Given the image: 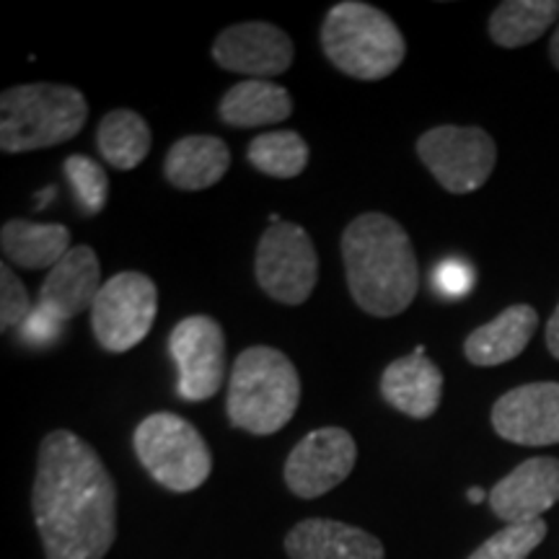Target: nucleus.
I'll return each mask as SVG.
<instances>
[{
  "label": "nucleus",
  "mask_w": 559,
  "mask_h": 559,
  "mask_svg": "<svg viewBox=\"0 0 559 559\" xmlns=\"http://www.w3.org/2000/svg\"><path fill=\"white\" fill-rule=\"evenodd\" d=\"M169 353L179 368L177 391L185 402H205L226 383V334L210 317H187L169 334Z\"/></svg>",
  "instance_id": "obj_10"
},
{
  "label": "nucleus",
  "mask_w": 559,
  "mask_h": 559,
  "mask_svg": "<svg viewBox=\"0 0 559 559\" xmlns=\"http://www.w3.org/2000/svg\"><path fill=\"white\" fill-rule=\"evenodd\" d=\"M381 396L402 415L428 419L443 400V373L419 345L407 358L389 362L381 376Z\"/></svg>",
  "instance_id": "obj_17"
},
{
  "label": "nucleus",
  "mask_w": 559,
  "mask_h": 559,
  "mask_svg": "<svg viewBox=\"0 0 559 559\" xmlns=\"http://www.w3.org/2000/svg\"><path fill=\"white\" fill-rule=\"evenodd\" d=\"M549 58H551V62H555V68L559 70V26H557V32L551 34V41H549Z\"/></svg>",
  "instance_id": "obj_31"
},
{
  "label": "nucleus",
  "mask_w": 559,
  "mask_h": 559,
  "mask_svg": "<svg viewBox=\"0 0 559 559\" xmlns=\"http://www.w3.org/2000/svg\"><path fill=\"white\" fill-rule=\"evenodd\" d=\"M158 313V288L143 272H120L91 306V330L107 353H128L148 337Z\"/></svg>",
  "instance_id": "obj_9"
},
{
  "label": "nucleus",
  "mask_w": 559,
  "mask_h": 559,
  "mask_svg": "<svg viewBox=\"0 0 559 559\" xmlns=\"http://www.w3.org/2000/svg\"><path fill=\"white\" fill-rule=\"evenodd\" d=\"M347 288L370 317H400L419 290V262L402 223L383 213H362L340 239Z\"/></svg>",
  "instance_id": "obj_2"
},
{
  "label": "nucleus",
  "mask_w": 559,
  "mask_h": 559,
  "mask_svg": "<svg viewBox=\"0 0 559 559\" xmlns=\"http://www.w3.org/2000/svg\"><path fill=\"white\" fill-rule=\"evenodd\" d=\"M539 326V313L528 304H515L492 321L474 330L464 342V355L472 366L495 368L519 358Z\"/></svg>",
  "instance_id": "obj_18"
},
{
  "label": "nucleus",
  "mask_w": 559,
  "mask_h": 559,
  "mask_svg": "<svg viewBox=\"0 0 559 559\" xmlns=\"http://www.w3.org/2000/svg\"><path fill=\"white\" fill-rule=\"evenodd\" d=\"M254 275L260 288L277 304H306L319 280V257L309 230L288 221L270 223L257 243Z\"/></svg>",
  "instance_id": "obj_7"
},
{
  "label": "nucleus",
  "mask_w": 559,
  "mask_h": 559,
  "mask_svg": "<svg viewBox=\"0 0 559 559\" xmlns=\"http://www.w3.org/2000/svg\"><path fill=\"white\" fill-rule=\"evenodd\" d=\"M62 330V321H58L52 313H47L41 306H34L29 319L21 324V340L29 342L34 347H45L58 342Z\"/></svg>",
  "instance_id": "obj_29"
},
{
  "label": "nucleus",
  "mask_w": 559,
  "mask_h": 559,
  "mask_svg": "<svg viewBox=\"0 0 559 559\" xmlns=\"http://www.w3.org/2000/svg\"><path fill=\"white\" fill-rule=\"evenodd\" d=\"M249 164L272 179H293L309 166V145L293 130H277L257 135L247 151Z\"/></svg>",
  "instance_id": "obj_24"
},
{
  "label": "nucleus",
  "mask_w": 559,
  "mask_h": 559,
  "mask_svg": "<svg viewBox=\"0 0 559 559\" xmlns=\"http://www.w3.org/2000/svg\"><path fill=\"white\" fill-rule=\"evenodd\" d=\"M102 264L96 251L79 243L50 270L39 290L37 306L66 324L94 306L102 290Z\"/></svg>",
  "instance_id": "obj_15"
},
{
  "label": "nucleus",
  "mask_w": 559,
  "mask_h": 559,
  "mask_svg": "<svg viewBox=\"0 0 559 559\" xmlns=\"http://www.w3.org/2000/svg\"><path fill=\"white\" fill-rule=\"evenodd\" d=\"M300 404V376L285 353L275 347H247L236 358L228 379L226 412L234 428L251 436L283 430Z\"/></svg>",
  "instance_id": "obj_3"
},
{
  "label": "nucleus",
  "mask_w": 559,
  "mask_h": 559,
  "mask_svg": "<svg viewBox=\"0 0 559 559\" xmlns=\"http://www.w3.org/2000/svg\"><path fill=\"white\" fill-rule=\"evenodd\" d=\"M326 60L349 79L381 81L407 58V41L389 13L360 0L332 5L321 24Z\"/></svg>",
  "instance_id": "obj_4"
},
{
  "label": "nucleus",
  "mask_w": 559,
  "mask_h": 559,
  "mask_svg": "<svg viewBox=\"0 0 559 559\" xmlns=\"http://www.w3.org/2000/svg\"><path fill=\"white\" fill-rule=\"evenodd\" d=\"M55 194H58V190H55V187H45V190H41L39 194H37V198H39V202H37V207L41 210V207H45L47 205V202H50V200H55Z\"/></svg>",
  "instance_id": "obj_33"
},
{
  "label": "nucleus",
  "mask_w": 559,
  "mask_h": 559,
  "mask_svg": "<svg viewBox=\"0 0 559 559\" xmlns=\"http://www.w3.org/2000/svg\"><path fill=\"white\" fill-rule=\"evenodd\" d=\"M0 249L9 264L24 270L55 267L70 249V230L62 223L13 218L0 230Z\"/></svg>",
  "instance_id": "obj_20"
},
{
  "label": "nucleus",
  "mask_w": 559,
  "mask_h": 559,
  "mask_svg": "<svg viewBox=\"0 0 559 559\" xmlns=\"http://www.w3.org/2000/svg\"><path fill=\"white\" fill-rule=\"evenodd\" d=\"M547 349L551 353V358L559 360V304L551 319L547 321Z\"/></svg>",
  "instance_id": "obj_30"
},
{
  "label": "nucleus",
  "mask_w": 559,
  "mask_h": 559,
  "mask_svg": "<svg viewBox=\"0 0 559 559\" xmlns=\"http://www.w3.org/2000/svg\"><path fill=\"white\" fill-rule=\"evenodd\" d=\"M285 551L290 559H386L373 534L330 519L296 523L285 536Z\"/></svg>",
  "instance_id": "obj_16"
},
{
  "label": "nucleus",
  "mask_w": 559,
  "mask_h": 559,
  "mask_svg": "<svg viewBox=\"0 0 559 559\" xmlns=\"http://www.w3.org/2000/svg\"><path fill=\"white\" fill-rule=\"evenodd\" d=\"M132 449L143 469L169 492H192L213 472V453L205 438L174 412L145 417L132 436Z\"/></svg>",
  "instance_id": "obj_6"
},
{
  "label": "nucleus",
  "mask_w": 559,
  "mask_h": 559,
  "mask_svg": "<svg viewBox=\"0 0 559 559\" xmlns=\"http://www.w3.org/2000/svg\"><path fill=\"white\" fill-rule=\"evenodd\" d=\"M29 290L24 288L9 262L0 264V330L9 332L11 326H21L32 313Z\"/></svg>",
  "instance_id": "obj_27"
},
{
  "label": "nucleus",
  "mask_w": 559,
  "mask_h": 559,
  "mask_svg": "<svg viewBox=\"0 0 559 559\" xmlns=\"http://www.w3.org/2000/svg\"><path fill=\"white\" fill-rule=\"evenodd\" d=\"M221 120L230 128H264L280 124L293 115L288 88L272 81H241L226 91L218 104Z\"/></svg>",
  "instance_id": "obj_21"
},
{
  "label": "nucleus",
  "mask_w": 559,
  "mask_h": 559,
  "mask_svg": "<svg viewBox=\"0 0 559 559\" xmlns=\"http://www.w3.org/2000/svg\"><path fill=\"white\" fill-rule=\"evenodd\" d=\"M88 120V102L62 83H26L0 96V151L26 153L68 143Z\"/></svg>",
  "instance_id": "obj_5"
},
{
  "label": "nucleus",
  "mask_w": 559,
  "mask_h": 559,
  "mask_svg": "<svg viewBox=\"0 0 559 559\" xmlns=\"http://www.w3.org/2000/svg\"><path fill=\"white\" fill-rule=\"evenodd\" d=\"M96 145L109 166L132 171L148 158L153 135L148 122L132 109H111L96 130Z\"/></svg>",
  "instance_id": "obj_23"
},
{
  "label": "nucleus",
  "mask_w": 559,
  "mask_h": 559,
  "mask_svg": "<svg viewBox=\"0 0 559 559\" xmlns=\"http://www.w3.org/2000/svg\"><path fill=\"white\" fill-rule=\"evenodd\" d=\"M296 47L280 26L267 21L234 24L213 41V60L230 73L251 75L257 81L275 79L293 66Z\"/></svg>",
  "instance_id": "obj_13"
},
{
  "label": "nucleus",
  "mask_w": 559,
  "mask_h": 559,
  "mask_svg": "<svg viewBox=\"0 0 559 559\" xmlns=\"http://www.w3.org/2000/svg\"><path fill=\"white\" fill-rule=\"evenodd\" d=\"M32 510L47 559H104L117 539V487L94 445L70 430L41 440Z\"/></svg>",
  "instance_id": "obj_1"
},
{
  "label": "nucleus",
  "mask_w": 559,
  "mask_h": 559,
  "mask_svg": "<svg viewBox=\"0 0 559 559\" xmlns=\"http://www.w3.org/2000/svg\"><path fill=\"white\" fill-rule=\"evenodd\" d=\"M432 285L445 300H459L469 296L474 288V270L469 262L443 260L432 272Z\"/></svg>",
  "instance_id": "obj_28"
},
{
  "label": "nucleus",
  "mask_w": 559,
  "mask_h": 559,
  "mask_svg": "<svg viewBox=\"0 0 559 559\" xmlns=\"http://www.w3.org/2000/svg\"><path fill=\"white\" fill-rule=\"evenodd\" d=\"M417 156L445 192L469 194L492 177L498 145L481 128L440 124L419 135Z\"/></svg>",
  "instance_id": "obj_8"
},
{
  "label": "nucleus",
  "mask_w": 559,
  "mask_h": 559,
  "mask_svg": "<svg viewBox=\"0 0 559 559\" xmlns=\"http://www.w3.org/2000/svg\"><path fill=\"white\" fill-rule=\"evenodd\" d=\"M62 169H66V177L70 187H73L75 200H79L83 213H102L109 198V177L102 169V164H96L88 156H81V153H73V156L66 158Z\"/></svg>",
  "instance_id": "obj_26"
},
{
  "label": "nucleus",
  "mask_w": 559,
  "mask_h": 559,
  "mask_svg": "<svg viewBox=\"0 0 559 559\" xmlns=\"http://www.w3.org/2000/svg\"><path fill=\"white\" fill-rule=\"evenodd\" d=\"M559 16V0H506L489 16L487 32L495 45L515 50L544 37Z\"/></svg>",
  "instance_id": "obj_22"
},
{
  "label": "nucleus",
  "mask_w": 559,
  "mask_h": 559,
  "mask_svg": "<svg viewBox=\"0 0 559 559\" xmlns=\"http://www.w3.org/2000/svg\"><path fill=\"white\" fill-rule=\"evenodd\" d=\"M559 502V459L536 456L515 466L489 489V508L500 521H539Z\"/></svg>",
  "instance_id": "obj_14"
},
{
  "label": "nucleus",
  "mask_w": 559,
  "mask_h": 559,
  "mask_svg": "<svg viewBox=\"0 0 559 559\" xmlns=\"http://www.w3.org/2000/svg\"><path fill=\"white\" fill-rule=\"evenodd\" d=\"M230 169V151L221 138L187 135L166 153V181L177 190L200 192L218 185Z\"/></svg>",
  "instance_id": "obj_19"
},
{
  "label": "nucleus",
  "mask_w": 559,
  "mask_h": 559,
  "mask_svg": "<svg viewBox=\"0 0 559 559\" xmlns=\"http://www.w3.org/2000/svg\"><path fill=\"white\" fill-rule=\"evenodd\" d=\"M358 461L355 438L342 428H319L306 436L285 461V485L296 498L317 500L349 477Z\"/></svg>",
  "instance_id": "obj_11"
},
{
  "label": "nucleus",
  "mask_w": 559,
  "mask_h": 559,
  "mask_svg": "<svg viewBox=\"0 0 559 559\" xmlns=\"http://www.w3.org/2000/svg\"><path fill=\"white\" fill-rule=\"evenodd\" d=\"M547 531L549 526L544 519L531 523H508L506 528L474 549L469 559H528L531 551L547 539Z\"/></svg>",
  "instance_id": "obj_25"
},
{
  "label": "nucleus",
  "mask_w": 559,
  "mask_h": 559,
  "mask_svg": "<svg viewBox=\"0 0 559 559\" xmlns=\"http://www.w3.org/2000/svg\"><path fill=\"white\" fill-rule=\"evenodd\" d=\"M466 498H469V502H474V506H479V502L489 500V495L481 487H472L469 492H466Z\"/></svg>",
  "instance_id": "obj_32"
},
{
  "label": "nucleus",
  "mask_w": 559,
  "mask_h": 559,
  "mask_svg": "<svg viewBox=\"0 0 559 559\" xmlns=\"http://www.w3.org/2000/svg\"><path fill=\"white\" fill-rule=\"evenodd\" d=\"M492 428L508 443L528 449L559 443V383L536 381L510 389L495 402Z\"/></svg>",
  "instance_id": "obj_12"
}]
</instances>
